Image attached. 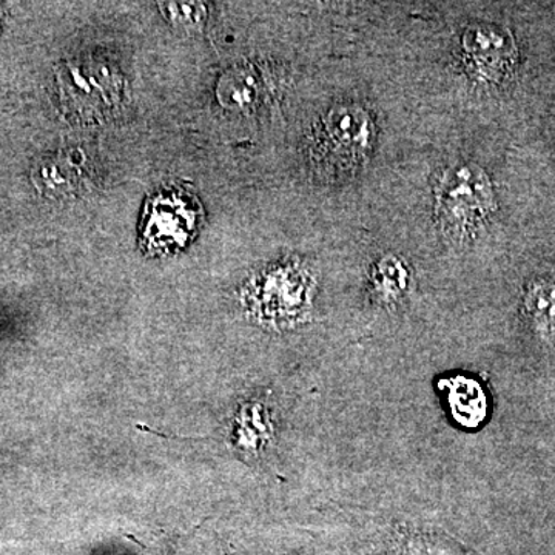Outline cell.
I'll list each match as a JSON object with an SVG mask.
<instances>
[{
    "mask_svg": "<svg viewBox=\"0 0 555 555\" xmlns=\"http://www.w3.org/2000/svg\"><path fill=\"white\" fill-rule=\"evenodd\" d=\"M494 208V193L485 171L473 164L452 167L438 189V214L454 236H467Z\"/></svg>",
    "mask_w": 555,
    "mask_h": 555,
    "instance_id": "obj_1",
    "label": "cell"
},
{
    "mask_svg": "<svg viewBox=\"0 0 555 555\" xmlns=\"http://www.w3.org/2000/svg\"><path fill=\"white\" fill-rule=\"evenodd\" d=\"M374 130L366 109L358 105H339L324 120L318 144L321 155L335 169H353L372 149Z\"/></svg>",
    "mask_w": 555,
    "mask_h": 555,
    "instance_id": "obj_2",
    "label": "cell"
},
{
    "mask_svg": "<svg viewBox=\"0 0 555 555\" xmlns=\"http://www.w3.org/2000/svg\"><path fill=\"white\" fill-rule=\"evenodd\" d=\"M470 64L485 78L499 79L516 60V47L506 31L488 25L469 28L463 40Z\"/></svg>",
    "mask_w": 555,
    "mask_h": 555,
    "instance_id": "obj_3",
    "label": "cell"
},
{
    "mask_svg": "<svg viewBox=\"0 0 555 555\" xmlns=\"http://www.w3.org/2000/svg\"><path fill=\"white\" fill-rule=\"evenodd\" d=\"M448 390V403L452 415L460 425L476 427L483 422L488 401L483 387L476 379L455 377L444 382Z\"/></svg>",
    "mask_w": 555,
    "mask_h": 555,
    "instance_id": "obj_4",
    "label": "cell"
},
{
    "mask_svg": "<svg viewBox=\"0 0 555 555\" xmlns=\"http://www.w3.org/2000/svg\"><path fill=\"white\" fill-rule=\"evenodd\" d=\"M258 98L257 76L247 68H236L221 79L218 100L230 109L250 107Z\"/></svg>",
    "mask_w": 555,
    "mask_h": 555,
    "instance_id": "obj_5",
    "label": "cell"
},
{
    "mask_svg": "<svg viewBox=\"0 0 555 555\" xmlns=\"http://www.w3.org/2000/svg\"><path fill=\"white\" fill-rule=\"evenodd\" d=\"M526 312L542 337H555V284L542 281L532 286L525 299Z\"/></svg>",
    "mask_w": 555,
    "mask_h": 555,
    "instance_id": "obj_6",
    "label": "cell"
},
{
    "mask_svg": "<svg viewBox=\"0 0 555 555\" xmlns=\"http://www.w3.org/2000/svg\"><path fill=\"white\" fill-rule=\"evenodd\" d=\"M159 11L175 30L196 35L206 25L208 10L204 2H160Z\"/></svg>",
    "mask_w": 555,
    "mask_h": 555,
    "instance_id": "obj_7",
    "label": "cell"
},
{
    "mask_svg": "<svg viewBox=\"0 0 555 555\" xmlns=\"http://www.w3.org/2000/svg\"><path fill=\"white\" fill-rule=\"evenodd\" d=\"M35 182L50 195L64 196L78 185V175L67 160H46L35 175Z\"/></svg>",
    "mask_w": 555,
    "mask_h": 555,
    "instance_id": "obj_8",
    "label": "cell"
},
{
    "mask_svg": "<svg viewBox=\"0 0 555 555\" xmlns=\"http://www.w3.org/2000/svg\"><path fill=\"white\" fill-rule=\"evenodd\" d=\"M408 272L397 259L386 258L374 270V286L379 298L392 301L404 294L408 287Z\"/></svg>",
    "mask_w": 555,
    "mask_h": 555,
    "instance_id": "obj_9",
    "label": "cell"
}]
</instances>
